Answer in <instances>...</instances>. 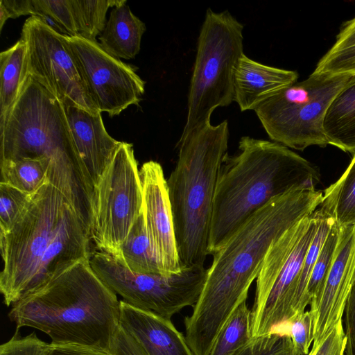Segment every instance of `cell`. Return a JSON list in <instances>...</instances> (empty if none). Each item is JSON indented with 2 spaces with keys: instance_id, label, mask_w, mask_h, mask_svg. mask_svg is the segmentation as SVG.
Segmentation results:
<instances>
[{
  "instance_id": "6da1fadb",
  "label": "cell",
  "mask_w": 355,
  "mask_h": 355,
  "mask_svg": "<svg viewBox=\"0 0 355 355\" xmlns=\"http://www.w3.org/2000/svg\"><path fill=\"white\" fill-rule=\"evenodd\" d=\"M323 191L300 189L276 197L254 213L213 254L193 312L184 319L185 338L194 355H209L220 331L247 300L272 244L320 206Z\"/></svg>"
},
{
  "instance_id": "7a4b0ae2",
  "label": "cell",
  "mask_w": 355,
  "mask_h": 355,
  "mask_svg": "<svg viewBox=\"0 0 355 355\" xmlns=\"http://www.w3.org/2000/svg\"><path fill=\"white\" fill-rule=\"evenodd\" d=\"M91 231L48 180L31 194L20 218L0 233V291L12 305L60 272L94 253Z\"/></svg>"
},
{
  "instance_id": "3957f363",
  "label": "cell",
  "mask_w": 355,
  "mask_h": 355,
  "mask_svg": "<svg viewBox=\"0 0 355 355\" xmlns=\"http://www.w3.org/2000/svg\"><path fill=\"white\" fill-rule=\"evenodd\" d=\"M317 166L275 141L242 137L239 152L227 153L213 202L208 252L213 254L272 199L300 189H315Z\"/></svg>"
},
{
  "instance_id": "277c9868",
  "label": "cell",
  "mask_w": 355,
  "mask_h": 355,
  "mask_svg": "<svg viewBox=\"0 0 355 355\" xmlns=\"http://www.w3.org/2000/svg\"><path fill=\"white\" fill-rule=\"evenodd\" d=\"M21 159L48 164V181L91 227L93 198L83 178L64 105L26 75L17 98L0 120V163Z\"/></svg>"
},
{
  "instance_id": "5b68a950",
  "label": "cell",
  "mask_w": 355,
  "mask_h": 355,
  "mask_svg": "<svg viewBox=\"0 0 355 355\" xmlns=\"http://www.w3.org/2000/svg\"><path fill=\"white\" fill-rule=\"evenodd\" d=\"M89 260L69 266L13 304L8 316L17 328L39 329L54 343L110 349L120 325V301Z\"/></svg>"
},
{
  "instance_id": "8992f818",
  "label": "cell",
  "mask_w": 355,
  "mask_h": 355,
  "mask_svg": "<svg viewBox=\"0 0 355 355\" xmlns=\"http://www.w3.org/2000/svg\"><path fill=\"white\" fill-rule=\"evenodd\" d=\"M227 120L181 135L176 165L166 180L182 268L204 265L217 180L227 153Z\"/></svg>"
},
{
  "instance_id": "52a82bcc",
  "label": "cell",
  "mask_w": 355,
  "mask_h": 355,
  "mask_svg": "<svg viewBox=\"0 0 355 355\" xmlns=\"http://www.w3.org/2000/svg\"><path fill=\"white\" fill-rule=\"evenodd\" d=\"M243 30V25L227 10L207 9L198 39L182 135L211 123L216 108L234 101L235 71L244 54Z\"/></svg>"
},
{
  "instance_id": "ba28073f",
  "label": "cell",
  "mask_w": 355,
  "mask_h": 355,
  "mask_svg": "<svg viewBox=\"0 0 355 355\" xmlns=\"http://www.w3.org/2000/svg\"><path fill=\"white\" fill-rule=\"evenodd\" d=\"M352 76L312 73L257 105L254 111L270 139L303 150L329 144L324 131L327 111Z\"/></svg>"
},
{
  "instance_id": "9c48e42d",
  "label": "cell",
  "mask_w": 355,
  "mask_h": 355,
  "mask_svg": "<svg viewBox=\"0 0 355 355\" xmlns=\"http://www.w3.org/2000/svg\"><path fill=\"white\" fill-rule=\"evenodd\" d=\"M320 218L318 207L270 247L256 279L252 337L270 334L293 317L295 284Z\"/></svg>"
},
{
  "instance_id": "30bf717a",
  "label": "cell",
  "mask_w": 355,
  "mask_h": 355,
  "mask_svg": "<svg viewBox=\"0 0 355 355\" xmlns=\"http://www.w3.org/2000/svg\"><path fill=\"white\" fill-rule=\"evenodd\" d=\"M89 262L98 277L123 301L168 319L195 305L207 274L204 265L184 268L168 275L135 272L100 251L94 253Z\"/></svg>"
},
{
  "instance_id": "8fae6325",
  "label": "cell",
  "mask_w": 355,
  "mask_h": 355,
  "mask_svg": "<svg viewBox=\"0 0 355 355\" xmlns=\"http://www.w3.org/2000/svg\"><path fill=\"white\" fill-rule=\"evenodd\" d=\"M142 211L133 146L121 141L93 193L91 234L100 252L114 256Z\"/></svg>"
},
{
  "instance_id": "7c38bea8",
  "label": "cell",
  "mask_w": 355,
  "mask_h": 355,
  "mask_svg": "<svg viewBox=\"0 0 355 355\" xmlns=\"http://www.w3.org/2000/svg\"><path fill=\"white\" fill-rule=\"evenodd\" d=\"M21 39L26 46V75L64 105L76 106L93 114L100 112L87 93L65 35L56 32L37 17L31 16L22 26Z\"/></svg>"
},
{
  "instance_id": "4fadbf2b",
  "label": "cell",
  "mask_w": 355,
  "mask_h": 355,
  "mask_svg": "<svg viewBox=\"0 0 355 355\" xmlns=\"http://www.w3.org/2000/svg\"><path fill=\"white\" fill-rule=\"evenodd\" d=\"M65 37L91 101L100 112L112 117L139 105L146 83L134 66L107 53L96 40L78 35Z\"/></svg>"
},
{
  "instance_id": "5bb4252c",
  "label": "cell",
  "mask_w": 355,
  "mask_h": 355,
  "mask_svg": "<svg viewBox=\"0 0 355 355\" xmlns=\"http://www.w3.org/2000/svg\"><path fill=\"white\" fill-rule=\"evenodd\" d=\"M142 212L159 262L166 275L182 270L174 231L167 182L161 164L144 163L139 169Z\"/></svg>"
},
{
  "instance_id": "9a60e30c",
  "label": "cell",
  "mask_w": 355,
  "mask_h": 355,
  "mask_svg": "<svg viewBox=\"0 0 355 355\" xmlns=\"http://www.w3.org/2000/svg\"><path fill=\"white\" fill-rule=\"evenodd\" d=\"M355 273V225L342 227L337 254L318 293L312 299L310 311L316 345L339 321Z\"/></svg>"
},
{
  "instance_id": "2e32d148",
  "label": "cell",
  "mask_w": 355,
  "mask_h": 355,
  "mask_svg": "<svg viewBox=\"0 0 355 355\" xmlns=\"http://www.w3.org/2000/svg\"><path fill=\"white\" fill-rule=\"evenodd\" d=\"M71 129L80 172L93 198V193L119 144L107 132L101 113H91L73 105H64Z\"/></svg>"
},
{
  "instance_id": "e0dca14e",
  "label": "cell",
  "mask_w": 355,
  "mask_h": 355,
  "mask_svg": "<svg viewBox=\"0 0 355 355\" xmlns=\"http://www.w3.org/2000/svg\"><path fill=\"white\" fill-rule=\"evenodd\" d=\"M120 325L148 355H194L171 319L120 301Z\"/></svg>"
},
{
  "instance_id": "ac0fdd59",
  "label": "cell",
  "mask_w": 355,
  "mask_h": 355,
  "mask_svg": "<svg viewBox=\"0 0 355 355\" xmlns=\"http://www.w3.org/2000/svg\"><path fill=\"white\" fill-rule=\"evenodd\" d=\"M295 71L268 66L243 54L237 64L234 101L241 112L250 110L282 89L297 82Z\"/></svg>"
},
{
  "instance_id": "d6986e66",
  "label": "cell",
  "mask_w": 355,
  "mask_h": 355,
  "mask_svg": "<svg viewBox=\"0 0 355 355\" xmlns=\"http://www.w3.org/2000/svg\"><path fill=\"white\" fill-rule=\"evenodd\" d=\"M126 3L112 8L99 36L102 49L120 60L135 58L146 29L145 24L132 12Z\"/></svg>"
},
{
  "instance_id": "ffe728a7",
  "label": "cell",
  "mask_w": 355,
  "mask_h": 355,
  "mask_svg": "<svg viewBox=\"0 0 355 355\" xmlns=\"http://www.w3.org/2000/svg\"><path fill=\"white\" fill-rule=\"evenodd\" d=\"M323 127L329 144L355 155V76L332 100Z\"/></svg>"
},
{
  "instance_id": "44dd1931",
  "label": "cell",
  "mask_w": 355,
  "mask_h": 355,
  "mask_svg": "<svg viewBox=\"0 0 355 355\" xmlns=\"http://www.w3.org/2000/svg\"><path fill=\"white\" fill-rule=\"evenodd\" d=\"M113 257L135 272L168 275L164 273L153 247L142 211Z\"/></svg>"
},
{
  "instance_id": "7402d4cb",
  "label": "cell",
  "mask_w": 355,
  "mask_h": 355,
  "mask_svg": "<svg viewBox=\"0 0 355 355\" xmlns=\"http://www.w3.org/2000/svg\"><path fill=\"white\" fill-rule=\"evenodd\" d=\"M320 207L340 227L355 225V155L340 178L323 191Z\"/></svg>"
},
{
  "instance_id": "603a6c76",
  "label": "cell",
  "mask_w": 355,
  "mask_h": 355,
  "mask_svg": "<svg viewBox=\"0 0 355 355\" xmlns=\"http://www.w3.org/2000/svg\"><path fill=\"white\" fill-rule=\"evenodd\" d=\"M26 46L21 38L0 53V120L13 105L26 76Z\"/></svg>"
},
{
  "instance_id": "cb8c5ba5",
  "label": "cell",
  "mask_w": 355,
  "mask_h": 355,
  "mask_svg": "<svg viewBox=\"0 0 355 355\" xmlns=\"http://www.w3.org/2000/svg\"><path fill=\"white\" fill-rule=\"evenodd\" d=\"M329 76H355V17L345 21L336 41L313 71Z\"/></svg>"
},
{
  "instance_id": "d4e9b609",
  "label": "cell",
  "mask_w": 355,
  "mask_h": 355,
  "mask_svg": "<svg viewBox=\"0 0 355 355\" xmlns=\"http://www.w3.org/2000/svg\"><path fill=\"white\" fill-rule=\"evenodd\" d=\"M246 301L233 312L223 327L209 355H234L252 338V312Z\"/></svg>"
},
{
  "instance_id": "484cf974",
  "label": "cell",
  "mask_w": 355,
  "mask_h": 355,
  "mask_svg": "<svg viewBox=\"0 0 355 355\" xmlns=\"http://www.w3.org/2000/svg\"><path fill=\"white\" fill-rule=\"evenodd\" d=\"M1 182L33 194L47 180L48 164L40 159H21L0 163Z\"/></svg>"
},
{
  "instance_id": "4316f807",
  "label": "cell",
  "mask_w": 355,
  "mask_h": 355,
  "mask_svg": "<svg viewBox=\"0 0 355 355\" xmlns=\"http://www.w3.org/2000/svg\"><path fill=\"white\" fill-rule=\"evenodd\" d=\"M78 35L85 39L96 40L106 25V14L125 0H70Z\"/></svg>"
},
{
  "instance_id": "83f0119b",
  "label": "cell",
  "mask_w": 355,
  "mask_h": 355,
  "mask_svg": "<svg viewBox=\"0 0 355 355\" xmlns=\"http://www.w3.org/2000/svg\"><path fill=\"white\" fill-rule=\"evenodd\" d=\"M318 208L320 211V218L318 230L306 252L295 284L293 303V315L304 312L309 304L306 300V288L311 274L325 239L334 222V218L322 208L320 206Z\"/></svg>"
},
{
  "instance_id": "f1b7e54d",
  "label": "cell",
  "mask_w": 355,
  "mask_h": 355,
  "mask_svg": "<svg viewBox=\"0 0 355 355\" xmlns=\"http://www.w3.org/2000/svg\"><path fill=\"white\" fill-rule=\"evenodd\" d=\"M341 229L335 221L333 223L319 252L306 288L309 304L318 293L334 263L340 242Z\"/></svg>"
},
{
  "instance_id": "f546056e",
  "label": "cell",
  "mask_w": 355,
  "mask_h": 355,
  "mask_svg": "<svg viewBox=\"0 0 355 355\" xmlns=\"http://www.w3.org/2000/svg\"><path fill=\"white\" fill-rule=\"evenodd\" d=\"M288 336L297 355H308L313 341V321L310 310L294 315L271 334Z\"/></svg>"
},
{
  "instance_id": "4dcf8cb0",
  "label": "cell",
  "mask_w": 355,
  "mask_h": 355,
  "mask_svg": "<svg viewBox=\"0 0 355 355\" xmlns=\"http://www.w3.org/2000/svg\"><path fill=\"white\" fill-rule=\"evenodd\" d=\"M31 194L0 182V233L7 232L21 216Z\"/></svg>"
},
{
  "instance_id": "1f68e13d",
  "label": "cell",
  "mask_w": 355,
  "mask_h": 355,
  "mask_svg": "<svg viewBox=\"0 0 355 355\" xmlns=\"http://www.w3.org/2000/svg\"><path fill=\"white\" fill-rule=\"evenodd\" d=\"M234 355H297L287 335L267 334L252 337Z\"/></svg>"
},
{
  "instance_id": "d6a6232c",
  "label": "cell",
  "mask_w": 355,
  "mask_h": 355,
  "mask_svg": "<svg viewBox=\"0 0 355 355\" xmlns=\"http://www.w3.org/2000/svg\"><path fill=\"white\" fill-rule=\"evenodd\" d=\"M36 16L45 14L55 19L67 32V35H78V31L70 0H34Z\"/></svg>"
},
{
  "instance_id": "836d02e7",
  "label": "cell",
  "mask_w": 355,
  "mask_h": 355,
  "mask_svg": "<svg viewBox=\"0 0 355 355\" xmlns=\"http://www.w3.org/2000/svg\"><path fill=\"white\" fill-rule=\"evenodd\" d=\"M48 345L35 333L24 337L15 335L0 346V355H45Z\"/></svg>"
},
{
  "instance_id": "e575fe53",
  "label": "cell",
  "mask_w": 355,
  "mask_h": 355,
  "mask_svg": "<svg viewBox=\"0 0 355 355\" xmlns=\"http://www.w3.org/2000/svg\"><path fill=\"white\" fill-rule=\"evenodd\" d=\"M347 338L343 320L339 321L316 345H313L308 355H344Z\"/></svg>"
},
{
  "instance_id": "d590c367",
  "label": "cell",
  "mask_w": 355,
  "mask_h": 355,
  "mask_svg": "<svg viewBox=\"0 0 355 355\" xmlns=\"http://www.w3.org/2000/svg\"><path fill=\"white\" fill-rule=\"evenodd\" d=\"M45 355H114L110 349L96 346L69 343H49Z\"/></svg>"
},
{
  "instance_id": "8d00e7d4",
  "label": "cell",
  "mask_w": 355,
  "mask_h": 355,
  "mask_svg": "<svg viewBox=\"0 0 355 355\" xmlns=\"http://www.w3.org/2000/svg\"><path fill=\"white\" fill-rule=\"evenodd\" d=\"M110 350L114 355H148L137 340L121 325L112 338Z\"/></svg>"
},
{
  "instance_id": "74e56055",
  "label": "cell",
  "mask_w": 355,
  "mask_h": 355,
  "mask_svg": "<svg viewBox=\"0 0 355 355\" xmlns=\"http://www.w3.org/2000/svg\"><path fill=\"white\" fill-rule=\"evenodd\" d=\"M34 0H1L0 1V29L10 18L21 15H35Z\"/></svg>"
},
{
  "instance_id": "f35d334b",
  "label": "cell",
  "mask_w": 355,
  "mask_h": 355,
  "mask_svg": "<svg viewBox=\"0 0 355 355\" xmlns=\"http://www.w3.org/2000/svg\"><path fill=\"white\" fill-rule=\"evenodd\" d=\"M345 311V334L350 340L355 343V273Z\"/></svg>"
},
{
  "instance_id": "ab89813d",
  "label": "cell",
  "mask_w": 355,
  "mask_h": 355,
  "mask_svg": "<svg viewBox=\"0 0 355 355\" xmlns=\"http://www.w3.org/2000/svg\"><path fill=\"white\" fill-rule=\"evenodd\" d=\"M36 17L40 18L44 24H46L48 26L51 27L56 32L62 35H67V32L66 30L51 16L45 14H40L36 15Z\"/></svg>"
}]
</instances>
